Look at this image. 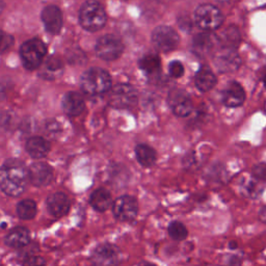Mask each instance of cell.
Wrapping results in <instances>:
<instances>
[{"label": "cell", "instance_id": "obj_18", "mask_svg": "<svg viewBox=\"0 0 266 266\" xmlns=\"http://www.w3.org/2000/svg\"><path fill=\"white\" fill-rule=\"evenodd\" d=\"M25 149L31 157L35 159H41L48 155L50 151V143L41 136H33L27 139Z\"/></svg>", "mask_w": 266, "mask_h": 266}, {"label": "cell", "instance_id": "obj_27", "mask_svg": "<svg viewBox=\"0 0 266 266\" xmlns=\"http://www.w3.org/2000/svg\"><path fill=\"white\" fill-rule=\"evenodd\" d=\"M16 210L21 220H33L37 214V204L34 200L27 199L18 203Z\"/></svg>", "mask_w": 266, "mask_h": 266}, {"label": "cell", "instance_id": "obj_20", "mask_svg": "<svg viewBox=\"0 0 266 266\" xmlns=\"http://www.w3.org/2000/svg\"><path fill=\"white\" fill-rule=\"evenodd\" d=\"M64 73V63L60 57L51 56L43 64L40 76L46 80H55Z\"/></svg>", "mask_w": 266, "mask_h": 266}, {"label": "cell", "instance_id": "obj_31", "mask_svg": "<svg viewBox=\"0 0 266 266\" xmlns=\"http://www.w3.org/2000/svg\"><path fill=\"white\" fill-rule=\"evenodd\" d=\"M254 177L257 180H266V164L260 163L253 168Z\"/></svg>", "mask_w": 266, "mask_h": 266}, {"label": "cell", "instance_id": "obj_5", "mask_svg": "<svg viewBox=\"0 0 266 266\" xmlns=\"http://www.w3.org/2000/svg\"><path fill=\"white\" fill-rule=\"evenodd\" d=\"M108 101L110 106L114 108L129 109L137 104L138 95L132 85L119 83L109 91Z\"/></svg>", "mask_w": 266, "mask_h": 266}, {"label": "cell", "instance_id": "obj_35", "mask_svg": "<svg viewBox=\"0 0 266 266\" xmlns=\"http://www.w3.org/2000/svg\"><path fill=\"white\" fill-rule=\"evenodd\" d=\"M238 247V245L237 244H236L235 241H231L230 244H229V248L231 249V250H235L236 248H237Z\"/></svg>", "mask_w": 266, "mask_h": 266}, {"label": "cell", "instance_id": "obj_25", "mask_svg": "<svg viewBox=\"0 0 266 266\" xmlns=\"http://www.w3.org/2000/svg\"><path fill=\"white\" fill-rule=\"evenodd\" d=\"M135 156L137 161L144 167L152 166L157 159V154L153 148L143 143L135 147Z\"/></svg>", "mask_w": 266, "mask_h": 266}, {"label": "cell", "instance_id": "obj_7", "mask_svg": "<svg viewBox=\"0 0 266 266\" xmlns=\"http://www.w3.org/2000/svg\"><path fill=\"white\" fill-rule=\"evenodd\" d=\"M95 49L98 57L103 61L110 62L117 60L122 55L124 45L117 37L113 35H106L98 40Z\"/></svg>", "mask_w": 266, "mask_h": 266}, {"label": "cell", "instance_id": "obj_3", "mask_svg": "<svg viewBox=\"0 0 266 266\" xmlns=\"http://www.w3.org/2000/svg\"><path fill=\"white\" fill-rule=\"evenodd\" d=\"M107 16L104 8L97 0H87L80 9L79 22L87 32H98L106 24Z\"/></svg>", "mask_w": 266, "mask_h": 266}, {"label": "cell", "instance_id": "obj_17", "mask_svg": "<svg viewBox=\"0 0 266 266\" xmlns=\"http://www.w3.org/2000/svg\"><path fill=\"white\" fill-rule=\"evenodd\" d=\"M63 109L69 116H77L84 110L85 102L80 93L69 92L63 98Z\"/></svg>", "mask_w": 266, "mask_h": 266}, {"label": "cell", "instance_id": "obj_34", "mask_svg": "<svg viewBox=\"0 0 266 266\" xmlns=\"http://www.w3.org/2000/svg\"><path fill=\"white\" fill-rule=\"evenodd\" d=\"M259 216H260V220H261L263 223H266V207H264V208H262V209L260 210Z\"/></svg>", "mask_w": 266, "mask_h": 266}, {"label": "cell", "instance_id": "obj_9", "mask_svg": "<svg viewBox=\"0 0 266 266\" xmlns=\"http://www.w3.org/2000/svg\"><path fill=\"white\" fill-rule=\"evenodd\" d=\"M213 63L221 73H231L238 70L241 65V58L234 48L221 47L214 54Z\"/></svg>", "mask_w": 266, "mask_h": 266}, {"label": "cell", "instance_id": "obj_23", "mask_svg": "<svg viewBox=\"0 0 266 266\" xmlns=\"http://www.w3.org/2000/svg\"><path fill=\"white\" fill-rule=\"evenodd\" d=\"M90 204L97 211H106L112 205V198L110 192L105 188L96 189L90 197Z\"/></svg>", "mask_w": 266, "mask_h": 266}, {"label": "cell", "instance_id": "obj_13", "mask_svg": "<svg viewBox=\"0 0 266 266\" xmlns=\"http://www.w3.org/2000/svg\"><path fill=\"white\" fill-rule=\"evenodd\" d=\"M53 179V170L46 162H35L28 167V180L37 187L47 186Z\"/></svg>", "mask_w": 266, "mask_h": 266}, {"label": "cell", "instance_id": "obj_11", "mask_svg": "<svg viewBox=\"0 0 266 266\" xmlns=\"http://www.w3.org/2000/svg\"><path fill=\"white\" fill-rule=\"evenodd\" d=\"M91 260L96 265H115L122 262L123 256L117 247L110 244H103L94 250Z\"/></svg>", "mask_w": 266, "mask_h": 266}, {"label": "cell", "instance_id": "obj_28", "mask_svg": "<svg viewBox=\"0 0 266 266\" xmlns=\"http://www.w3.org/2000/svg\"><path fill=\"white\" fill-rule=\"evenodd\" d=\"M168 234L176 241H182L188 236L186 227L180 222H173L168 226Z\"/></svg>", "mask_w": 266, "mask_h": 266}, {"label": "cell", "instance_id": "obj_15", "mask_svg": "<svg viewBox=\"0 0 266 266\" xmlns=\"http://www.w3.org/2000/svg\"><path fill=\"white\" fill-rule=\"evenodd\" d=\"M246 101V92L237 81H230L223 92V103L227 107H238Z\"/></svg>", "mask_w": 266, "mask_h": 266}, {"label": "cell", "instance_id": "obj_4", "mask_svg": "<svg viewBox=\"0 0 266 266\" xmlns=\"http://www.w3.org/2000/svg\"><path fill=\"white\" fill-rule=\"evenodd\" d=\"M46 53V45L39 39L28 40L20 48L21 61L27 70L38 69L42 65Z\"/></svg>", "mask_w": 266, "mask_h": 266}, {"label": "cell", "instance_id": "obj_10", "mask_svg": "<svg viewBox=\"0 0 266 266\" xmlns=\"http://www.w3.org/2000/svg\"><path fill=\"white\" fill-rule=\"evenodd\" d=\"M112 211L115 219L121 222H130L137 215L138 204L133 197L122 196L113 202Z\"/></svg>", "mask_w": 266, "mask_h": 266}, {"label": "cell", "instance_id": "obj_1", "mask_svg": "<svg viewBox=\"0 0 266 266\" xmlns=\"http://www.w3.org/2000/svg\"><path fill=\"white\" fill-rule=\"evenodd\" d=\"M28 180V170L17 159L10 158L5 161L0 171V186L10 197H19L23 194Z\"/></svg>", "mask_w": 266, "mask_h": 266}, {"label": "cell", "instance_id": "obj_14", "mask_svg": "<svg viewBox=\"0 0 266 266\" xmlns=\"http://www.w3.org/2000/svg\"><path fill=\"white\" fill-rule=\"evenodd\" d=\"M41 19L47 33L51 35L60 34L63 27V14L56 6H47L42 11Z\"/></svg>", "mask_w": 266, "mask_h": 266}, {"label": "cell", "instance_id": "obj_2", "mask_svg": "<svg viewBox=\"0 0 266 266\" xmlns=\"http://www.w3.org/2000/svg\"><path fill=\"white\" fill-rule=\"evenodd\" d=\"M80 86L87 95L98 96L105 94L111 88V77L107 71L101 68H91L81 75Z\"/></svg>", "mask_w": 266, "mask_h": 266}, {"label": "cell", "instance_id": "obj_29", "mask_svg": "<svg viewBox=\"0 0 266 266\" xmlns=\"http://www.w3.org/2000/svg\"><path fill=\"white\" fill-rule=\"evenodd\" d=\"M263 189L260 187L257 181H249L247 184L244 185V192L247 197L250 198H257Z\"/></svg>", "mask_w": 266, "mask_h": 266}, {"label": "cell", "instance_id": "obj_24", "mask_svg": "<svg viewBox=\"0 0 266 266\" xmlns=\"http://www.w3.org/2000/svg\"><path fill=\"white\" fill-rule=\"evenodd\" d=\"M139 68L148 76L157 75L161 70V60L159 55L155 53L146 54L140 58Z\"/></svg>", "mask_w": 266, "mask_h": 266}, {"label": "cell", "instance_id": "obj_36", "mask_svg": "<svg viewBox=\"0 0 266 266\" xmlns=\"http://www.w3.org/2000/svg\"><path fill=\"white\" fill-rule=\"evenodd\" d=\"M263 81H264V86L266 87V75H265V77H264V80H263Z\"/></svg>", "mask_w": 266, "mask_h": 266}, {"label": "cell", "instance_id": "obj_12", "mask_svg": "<svg viewBox=\"0 0 266 266\" xmlns=\"http://www.w3.org/2000/svg\"><path fill=\"white\" fill-rule=\"evenodd\" d=\"M167 103L172 111L179 117H185L192 111V102L189 95L180 88H175L170 92Z\"/></svg>", "mask_w": 266, "mask_h": 266}, {"label": "cell", "instance_id": "obj_19", "mask_svg": "<svg viewBox=\"0 0 266 266\" xmlns=\"http://www.w3.org/2000/svg\"><path fill=\"white\" fill-rule=\"evenodd\" d=\"M216 40L217 39L210 34H199L192 40L191 50L198 56L208 55L213 50Z\"/></svg>", "mask_w": 266, "mask_h": 266}, {"label": "cell", "instance_id": "obj_22", "mask_svg": "<svg viewBox=\"0 0 266 266\" xmlns=\"http://www.w3.org/2000/svg\"><path fill=\"white\" fill-rule=\"evenodd\" d=\"M217 79L214 73L207 67H202L196 74L195 84L199 91L205 93L210 91L216 84Z\"/></svg>", "mask_w": 266, "mask_h": 266}, {"label": "cell", "instance_id": "obj_8", "mask_svg": "<svg viewBox=\"0 0 266 266\" xmlns=\"http://www.w3.org/2000/svg\"><path fill=\"white\" fill-rule=\"evenodd\" d=\"M179 35L170 26H158L152 33V43L154 47L162 52H170L179 45Z\"/></svg>", "mask_w": 266, "mask_h": 266}, {"label": "cell", "instance_id": "obj_26", "mask_svg": "<svg viewBox=\"0 0 266 266\" xmlns=\"http://www.w3.org/2000/svg\"><path fill=\"white\" fill-rule=\"evenodd\" d=\"M217 41L222 47L236 49L240 43L239 31L235 26H230L220 35Z\"/></svg>", "mask_w": 266, "mask_h": 266}, {"label": "cell", "instance_id": "obj_21", "mask_svg": "<svg viewBox=\"0 0 266 266\" xmlns=\"http://www.w3.org/2000/svg\"><path fill=\"white\" fill-rule=\"evenodd\" d=\"M6 245L13 249H21L31 243V233L23 227L12 229L6 236Z\"/></svg>", "mask_w": 266, "mask_h": 266}, {"label": "cell", "instance_id": "obj_6", "mask_svg": "<svg viewBox=\"0 0 266 266\" xmlns=\"http://www.w3.org/2000/svg\"><path fill=\"white\" fill-rule=\"evenodd\" d=\"M195 22L205 32H213L224 22L222 12L212 5H202L195 12Z\"/></svg>", "mask_w": 266, "mask_h": 266}, {"label": "cell", "instance_id": "obj_30", "mask_svg": "<svg viewBox=\"0 0 266 266\" xmlns=\"http://www.w3.org/2000/svg\"><path fill=\"white\" fill-rule=\"evenodd\" d=\"M168 73L174 78H180L184 74V66L179 61H173L168 65Z\"/></svg>", "mask_w": 266, "mask_h": 266}, {"label": "cell", "instance_id": "obj_16", "mask_svg": "<svg viewBox=\"0 0 266 266\" xmlns=\"http://www.w3.org/2000/svg\"><path fill=\"white\" fill-rule=\"evenodd\" d=\"M47 208L50 214L60 217L69 211L70 201L68 197L63 192H54L47 199Z\"/></svg>", "mask_w": 266, "mask_h": 266}, {"label": "cell", "instance_id": "obj_32", "mask_svg": "<svg viewBox=\"0 0 266 266\" xmlns=\"http://www.w3.org/2000/svg\"><path fill=\"white\" fill-rule=\"evenodd\" d=\"M14 44V39L12 36L3 34V42H2V52L5 53L7 50H9Z\"/></svg>", "mask_w": 266, "mask_h": 266}, {"label": "cell", "instance_id": "obj_33", "mask_svg": "<svg viewBox=\"0 0 266 266\" xmlns=\"http://www.w3.org/2000/svg\"><path fill=\"white\" fill-rule=\"evenodd\" d=\"M24 264L27 265H38V264H45V261L40 257H29L24 261Z\"/></svg>", "mask_w": 266, "mask_h": 266}]
</instances>
